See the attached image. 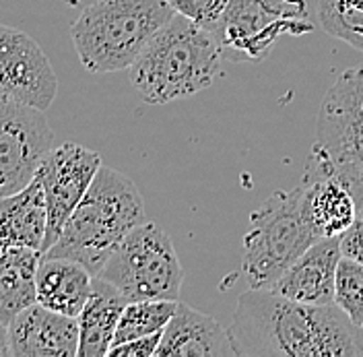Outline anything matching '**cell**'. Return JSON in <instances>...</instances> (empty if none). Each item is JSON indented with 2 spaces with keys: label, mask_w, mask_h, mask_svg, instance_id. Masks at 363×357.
I'll use <instances>...</instances> for the list:
<instances>
[{
  "label": "cell",
  "mask_w": 363,
  "mask_h": 357,
  "mask_svg": "<svg viewBox=\"0 0 363 357\" xmlns=\"http://www.w3.org/2000/svg\"><path fill=\"white\" fill-rule=\"evenodd\" d=\"M0 356H11L9 339H6V326L2 322H0Z\"/></svg>",
  "instance_id": "obj_26"
},
{
  "label": "cell",
  "mask_w": 363,
  "mask_h": 357,
  "mask_svg": "<svg viewBox=\"0 0 363 357\" xmlns=\"http://www.w3.org/2000/svg\"><path fill=\"white\" fill-rule=\"evenodd\" d=\"M176 15L165 0H91L70 27L81 65L106 75L133 67L143 48Z\"/></svg>",
  "instance_id": "obj_4"
},
{
  "label": "cell",
  "mask_w": 363,
  "mask_h": 357,
  "mask_svg": "<svg viewBox=\"0 0 363 357\" xmlns=\"http://www.w3.org/2000/svg\"><path fill=\"white\" fill-rule=\"evenodd\" d=\"M322 29L363 52V0H316Z\"/></svg>",
  "instance_id": "obj_21"
},
{
  "label": "cell",
  "mask_w": 363,
  "mask_h": 357,
  "mask_svg": "<svg viewBox=\"0 0 363 357\" xmlns=\"http://www.w3.org/2000/svg\"><path fill=\"white\" fill-rule=\"evenodd\" d=\"M6 339L15 357H74L79 322L35 302L9 322Z\"/></svg>",
  "instance_id": "obj_12"
},
{
  "label": "cell",
  "mask_w": 363,
  "mask_h": 357,
  "mask_svg": "<svg viewBox=\"0 0 363 357\" xmlns=\"http://www.w3.org/2000/svg\"><path fill=\"white\" fill-rule=\"evenodd\" d=\"M58 93V77L38 42L15 27L0 25V95L48 110Z\"/></svg>",
  "instance_id": "obj_11"
},
{
  "label": "cell",
  "mask_w": 363,
  "mask_h": 357,
  "mask_svg": "<svg viewBox=\"0 0 363 357\" xmlns=\"http://www.w3.org/2000/svg\"><path fill=\"white\" fill-rule=\"evenodd\" d=\"M52 147L54 131L44 110L0 95V199L38 176Z\"/></svg>",
  "instance_id": "obj_9"
},
{
  "label": "cell",
  "mask_w": 363,
  "mask_h": 357,
  "mask_svg": "<svg viewBox=\"0 0 363 357\" xmlns=\"http://www.w3.org/2000/svg\"><path fill=\"white\" fill-rule=\"evenodd\" d=\"M163 333V331H161ZM161 333L149 336H140V339H133L120 345H113L108 356L112 357H153L157 353L159 341H161Z\"/></svg>",
  "instance_id": "obj_24"
},
{
  "label": "cell",
  "mask_w": 363,
  "mask_h": 357,
  "mask_svg": "<svg viewBox=\"0 0 363 357\" xmlns=\"http://www.w3.org/2000/svg\"><path fill=\"white\" fill-rule=\"evenodd\" d=\"M140 224H145V201L135 182L101 165L44 256L74 260L97 275L116 246Z\"/></svg>",
  "instance_id": "obj_3"
},
{
  "label": "cell",
  "mask_w": 363,
  "mask_h": 357,
  "mask_svg": "<svg viewBox=\"0 0 363 357\" xmlns=\"http://www.w3.org/2000/svg\"><path fill=\"white\" fill-rule=\"evenodd\" d=\"M165 2L178 15L194 21L208 31L215 29L227 6V0H165Z\"/></svg>",
  "instance_id": "obj_23"
},
{
  "label": "cell",
  "mask_w": 363,
  "mask_h": 357,
  "mask_svg": "<svg viewBox=\"0 0 363 357\" xmlns=\"http://www.w3.org/2000/svg\"><path fill=\"white\" fill-rule=\"evenodd\" d=\"M223 60L215 33L176 13L128 68L130 85L145 104L163 106L208 89Z\"/></svg>",
  "instance_id": "obj_2"
},
{
  "label": "cell",
  "mask_w": 363,
  "mask_h": 357,
  "mask_svg": "<svg viewBox=\"0 0 363 357\" xmlns=\"http://www.w3.org/2000/svg\"><path fill=\"white\" fill-rule=\"evenodd\" d=\"M303 213L308 224L322 238H340L357 215V202L347 184L337 176L303 178Z\"/></svg>",
  "instance_id": "obj_15"
},
{
  "label": "cell",
  "mask_w": 363,
  "mask_h": 357,
  "mask_svg": "<svg viewBox=\"0 0 363 357\" xmlns=\"http://www.w3.org/2000/svg\"><path fill=\"white\" fill-rule=\"evenodd\" d=\"M178 300H143L128 302L120 314L113 345L161 333L176 312ZM112 345V347H113ZM110 347V349H112Z\"/></svg>",
  "instance_id": "obj_20"
},
{
  "label": "cell",
  "mask_w": 363,
  "mask_h": 357,
  "mask_svg": "<svg viewBox=\"0 0 363 357\" xmlns=\"http://www.w3.org/2000/svg\"><path fill=\"white\" fill-rule=\"evenodd\" d=\"M95 277L110 283L128 302L178 300L184 268L169 234L145 221L116 246Z\"/></svg>",
  "instance_id": "obj_7"
},
{
  "label": "cell",
  "mask_w": 363,
  "mask_h": 357,
  "mask_svg": "<svg viewBox=\"0 0 363 357\" xmlns=\"http://www.w3.org/2000/svg\"><path fill=\"white\" fill-rule=\"evenodd\" d=\"M340 258L339 238H322L310 246L269 290L303 304H335V279Z\"/></svg>",
  "instance_id": "obj_13"
},
{
  "label": "cell",
  "mask_w": 363,
  "mask_h": 357,
  "mask_svg": "<svg viewBox=\"0 0 363 357\" xmlns=\"http://www.w3.org/2000/svg\"><path fill=\"white\" fill-rule=\"evenodd\" d=\"M93 291V275L74 260L44 256L38 265V304L54 312L77 318Z\"/></svg>",
  "instance_id": "obj_16"
},
{
  "label": "cell",
  "mask_w": 363,
  "mask_h": 357,
  "mask_svg": "<svg viewBox=\"0 0 363 357\" xmlns=\"http://www.w3.org/2000/svg\"><path fill=\"white\" fill-rule=\"evenodd\" d=\"M48 207L40 178L31 180L15 194L0 199V244L44 248Z\"/></svg>",
  "instance_id": "obj_17"
},
{
  "label": "cell",
  "mask_w": 363,
  "mask_h": 357,
  "mask_svg": "<svg viewBox=\"0 0 363 357\" xmlns=\"http://www.w3.org/2000/svg\"><path fill=\"white\" fill-rule=\"evenodd\" d=\"M229 339L240 357H363V329L335 304H303L272 290L240 295Z\"/></svg>",
  "instance_id": "obj_1"
},
{
  "label": "cell",
  "mask_w": 363,
  "mask_h": 357,
  "mask_svg": "<svg viewBox=\"0 0 363 357\" xmlns=\"http://www.w3.org/2000/svg\"><path fill=\"white\" fill-rule=\"evenodd\" d=\"M312 29L306 0H227L213 33L223 58L260 62L283 35H306Z\"/></svg>",
  "instance_id": "obj_8"
},
{
  "label": "cell",
  "mask_w": 363,
  "mask_h": 357,
  "mask_svg": "<svg viewBox=\"0 0 363 357\" xmlns=\"http://www.w3.org/2000/svg\"><path fill=\"white\" fill-rule=\"evenodd\" d=\"M339 240L342 256L363 263V204L357 209L353 224L349 225V229L340 236Z\"/></svg>",
  "instance_id": "obj_25"
},
{
  "label": "cell",
  "mask_w": 363,
  "mask_h": 357,
  "mask_svg": "<svg viewBox=\"0 0 363 357\" xmlns=\"http://www.w3.org/2000/svg\"><path fill=\"white\" fill-rule=\"evenodd\" d=\"M40 258V250L0 244V322L4 326L38 302L35 277Z\"/></svg>",
  "instance_id": "obj_19"
},
{
  "label": "cell",
  "mask_w": 363,
  "mask_h": 357,
  "mask_svg": "<svg viewBox=\"0 0 363 357\" xmlns=\"http://www.w3.org/2000/svg\"><path fill=\"white\" fill-rule=\"evenodd\" d=\"M335 306L363 329V263L342 256L335 279Z\"/></svg>",
  "instance_id": "obj_22"
},
{
  "label": "cell",
  "mask_w": 363,
  "mask_h": 357,
  "mask_svg": "<svg viewBox=\"0 0 363 357\" xmlns=\"http://www.w3.org/2000/svg\"><path fill=\"white\" fill-rule=\"evenodd\" d=\"M306 174L337 176L363 204V67L345 70L326 91Z\"/></svg>",
  "instance_id": "obj_5"
},
{
  "label": "cell",
  "mask_w": 363,
  "mask_h": 357,
  "mask_svg": "<svg viewBox=\"0 0 363 357\" xmlns=\"http://www.w3.org/2000/svg\"><path fill=\"white\" fill-rule=\"evenodd\" d=\"M157 357H229L233 345L213 316L178 302L176 312L161 333Z\"/></svg>",
  "instance_id": "obj_14"
},
{
  "label": "cell",
  "mask_w": 363,
  "mask_h": 357,
  "mask_svg": "<svg viewBox=\"0 0 363 357\" xmlns=\"http://www.w3.org/2000/svg\"><path fill=\"white\" fill-rule=\"evenodd\" d=\"M128 300L120 291L93 275L91 297L77 316L79 322L77 357H104L110 353L118 320Z\"/></svg>",
  "instance_id": "obj_18"
},
{
  "label": "cell",
  "mask_w": 363,
  "mask_h": 357,
  "mask_svg": "<svg viewBox=\"0 0 363 357\" xmlns=\"http://www.w3.org/2000/svg\"><path fill=\"white\" fill-rule=\"evenodd\" d=\"M99 167L101 155L72 141L54 145L48 153L38 172L48 207V234L42 254L60 236L70 213L87 192Z\"/></svg>",
  "instance_id": "obj_10"
},
{
  "label": "cell",
  "mask_w": 363,
  "mask_h": 357,
  "mask_svg": "<svg viewBox=\"0 0 363 357\" xmlns=\"http://www.w3.org/2000/svg\"><path fill=\"white\" fill-rule=\"evenodd\" d=\"M318 240L303 213V184L272 192L250 215L244 236L242 270L250 290H269Z\"/></svg>",
  "instance_id": "obj_6"
}]
</instances>
